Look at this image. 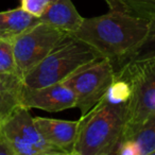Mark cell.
Instances as JSON below:
<instances>
[{
  "mask_svg": "<svg viewBox=\"0 0 155 155\" xmlns=\"http://www.w3.org/2000/svg\"><path fill=\"white\" fill-rule=\"evenodd\" d=\"M68 33L47 22H38L20 34L12 43L16 66L20 78L43 61Z\"/></svg>",
  "mask_w": 155,
  "mask_h": 155,
  "instance_id": "6",
  "label": "cell"
},
{
  "mask_svg": "<svg viewBox=\"0 0 155 155\" xmlns=\"http://www.w3.org/2000/svg\"><path fill=\"white\" fill-rule=\"evenodd\" d=\"M41 22L36 16L16 8L9 11L0 12V38L13 43L20 34Z\"/></svg>",
  "mask_w": 155,
  "mask_h": 155,
  "instance_id": "11",
  "label": "cell"
},
{
  "mask_svg": "<svg viewBox=\"0 0 155 155\" xmlns=\"http://www.w3.org/2000/svg\"><path fill=\"white\" fill-rule=\"evenodd\" d=\"M120 11L146 21L155 19V0H117Z\"/></svg>",
  "mask_w": 155,
  "mask_h": 155,
  "instance_id": "14",
  "label": "cell"
},
{
  "mask_svg": "<svg viewBox=\"0 0 155 155\" xmlns=\"http://www.w3.org/2000/svg\"><path fill=\"white\" fill-rule=\"evenodd\" d=\"M149 22L119 10L83 18L72 36L84 41L114 65L115 71L134 55L144 41Z\"/></svg>",
  "mask_w": 155,
  "mask_h": 155,
  "instance_id": "1",
  "label": "cell"
},
{
  "mask_svg": "<svg viewBox=\"0 0 155 155\" xmlns=\"http://www.w3.org/2000/svg\"><path fill=\"white\" fill-rule=\"evenodd\" d=\"M153 54H155V19L149 21L148 33H147L146 38L129 61L146 58V56H150Z\"/></svg>",
  "mask_w": 155,
  "mask_h": 155,
  "instance_id": "17",
  "label": "cell"
},
{
  "mask_svg": "<svg viewBox=\"0 0 155 155\" xmlns=\"http://www.w3.org/2000/svg\"><path fill=\"white\" fill-rule=\"evenodd\" d=\"M129 139H132L136 143L139 155H155V116L142 123Z\"/></svg>",
  "mask_w": 155,
  "mask_h": 155,
  "instance_id": "13",
  "label": "cell"
},
{
  "mask_svg": "<svg viewBox=\"0 0 155 155\" xmlns=\"http://www.w3.org/2000/svg\"><path fill=\"white\" fill-rule=\"evenodd\" d=\"M115 153L119 155H139V150L132 139H124L118 143Z\"/></svg>",
  "mask_w": 155,
  "mask_h": 155,
  "instance_id": "19",
  "label": "cell"
},
{
  "mask_svg": "<svg viewBox=\"0 0 155 155\" xmlns=\"http://www.w3.org/2000/svg\"><path fill=\"white\" fill-rule=\"evenodd\" d=\"M20 105L26 108H38L49 113H58L75 107V96L64 82L45 87L30 88L22 84L19 93Z\"/></svg>",
  "mask_w": 155,
  "mask_h": 155,
  "instance_id": "8",
  "label": "cell"
},
{
  "mask_svg": "<svg viewBox=\"0 0 155 155\" xmlns=\"http://www.w3.org/2000/svg\"><path fill=\"white\" fill-rule=\"evenodd\" d=\"M106 3H107L110 10H119L120 11V7H119V3L117 0H104Z\"/></svg>",
  "mask_w": 155,
  "mask_h": 155,
  "instance_id": "21",
  "label": "cell"
},
{
  "mask_svg": "<svg viewBox=\"0 0 155 155\" xmlns=\"http://www.w3.org/2000/svg\"><path fill=\"white\" fill-rule=\"evenodd\" d=\"M115 68L107 58H101L83 66L64 81L75 96V107L86 115L107 93L115 79Z\"/></svg>",
  "mask_w": 155,
  "mask_h": 155,
  "instance_id": "5",
  "label": "cell"
},
{
  "mask_svg": "<svg viewBox=\"0 0 155 155\" xmlns=\"http://www.w3.org/2000/svg\"><path fill=\"white\" fill-rule=\"evenodd\" d=\"M0 79L11 88L20 93L22 80L16 66L13 45L2 38H0Z\"/></svg>",
  "mask_w": 155,
  "mask_h": 155,
  "instance_id": "12",
  "label": "cell"
},
{
  "mask_svg": "<svg viewBox=\"0 0 155 155\" xmlns=\"http://www.w3.org/2000/svg\"><path fill=\"white\" fill-rule=\"evenodd\" d=\"M20 105L19 93L0 79V125H2Z\"/></svg>",
  "mask_w": 155,
  "mask_h": 155,
  "instance_id": "15",
  "label": "cell"
},
{
  "mask_svg": "<svg viewBox=\"0 0 155 155\" xmlns=\"http://www.w3.org/2000/svg\"><path fill=\"white\" fill-rule=\"evenodd\" d=\"M127 103H113L104 97L81 116L72 155L114 154L122 138Z\"/></svg>",
  "mask_w": 155,
  "mask_h": 155,
  "instance_id": "2",
  "label": "cell"
},
{
  "mask_svg": "<svg viewBox=\"0 0 155 155\" xmlns=\"http://www.w3.org/2000/svg\"><path fill=\"white\" fill-rule=\"evenodd\" d=\"M131 86L121 140L129 139L149 118L155 116V54L132 60L116 70ZM120 140V141H121Z\"/></svg>",
  "mask_w": 155,
  "mask_h": 155,
  "instance_id": "3",
  "label": "cell"
},
{
  "mask_svg": "<svg viewBox=\"0 0 155 155\" xmlns=\"http://www.w3.org/2000/svg\"><path fill=\"white\" fill-rule=\"evenodd\" d=\"M83 18L75 9L72 0H53L50 8L39 19L68 34H72L81 26Z\"/></svg>",
  "mask_w": 155,
  "mask_h": 155,
  "instance_id": "10",
  "label": "cell"
},
{
  "mask_svg": "<svg viewBox=\"0 0 155 155\" xmlns=\"http://www.w3.org/2000/svg\"><path fill=\"white\" fill-rule=\"evenodd\" d=\"M52 2L53 0H20V8L39 18L49 9Z\"/></svg>",
  "mask_w": 155,
  "mask_h": 155,
  "instance_id": "18",
  "label": "cell"
},
{
  "mask_svg": "<svg viewBox=\"0 0 155 155\" xmlns=\"http://www.w3.org/2000/svg\"><path fill=\"white\" fill-rule=\"evenodd\" d=\"M34 123L43 137L64 155H72L78 136L80 120L68 121L60 119L33 117Z\"/></svg>",
  "mask_w": 155,
  "mask_h": 155,
  "instance_id": "9",
  "label": "cell"
},
{
  "mask_svg": "<svg viewBox=\"0 0 155 155\" xmlns=\"http://www.w3.org/2000/svg\"><path fill=\"white\" fill-rule=\"evenodd\" d=\"M1 129L15 155H64L39 133L29 108L19 106Z\"/></svg>",
  "mask_w": 155,
  "mask_h": 155,
  "instance_id": "7",
  "label": "cell"
},
{
  "mask_svg": "<svg viewBox=\"0 0 155 155\" xmlns=\"http://www.w3.org/2000/svg\"><path fill=\"white\" fill-rule=\"evenodd\" d=\"M130 95H131V86L129 82L115 73L114 81L105 95L106 99L113 103H127Z\"/></svg>",
  "mask_w": 155,
  "mask_h": 155,
  "instance_id": "16",
  "label": "cell"
},
{
  "mask_svg": "<svg viewBox=\"0 0 155 155\" xmlns=\"http://www.w3.org/2000/svg\"><path fill=\"white\" fill-rule=\"evenodd\" d=\"M0 155H15L0 125Z\"/></svg>",
  "mask_w": 155,
  "mask_h": 155,
  "instance_id": "20",
  "label": "cell"
},
{
  "mask_svg": "<svg viewBox=\"0 0 155 155\" xmlns=\"http://www.w3.org/2000/svg\"><path fill=\"white\" fill-rule=\"evenodd\" d=\"M101 58L89 45L67 34L43 61L25 74L22 84L30 88H38L64 82L83 66Z\"/></svg>",
  "mask_w": 155,
  "mask_h": 155,
  "instance_id": "4",
  "label": "cell"
}]
</instances>
